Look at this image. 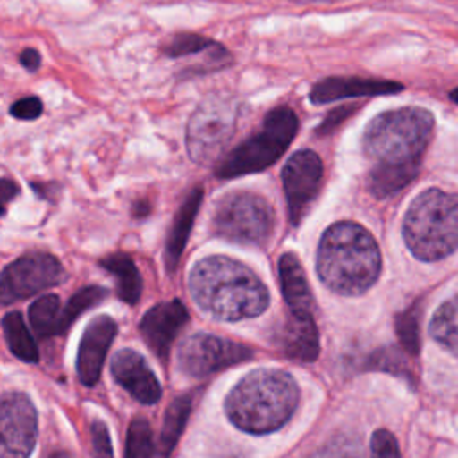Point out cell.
I'll use <instances>...</instances> for the list:
<instances>
[{
  "label": "cell",
  "instance_id": "6da1fadb",
  "mask_svg": "<svg viewBox=\"0 0 458 458\" xmlns=\"http://www.w3.org/2000/svg\"><path fill=\"white\" fill-rule=\"evenodd\" d=\"M433 127V114L422 107L385 111L367 123L361 143L372 163L367 186L374 197H390L415 179Z\"/></svg>",
  "mask_w": 458,
  "mask_h": 458
},
{
  "label": "cell",
  "instance_id": "7a4b0ae2",
  "mask_svg": "<svg viewBox=\"0 0 458 458\" xmlns=\"http://www.w3.org/2000/svg\"><path fill=\"white\" fill-rule=\"evenodd\" d=\"M188 288L195 304L218 320L236 322L261 315L270 302L263 281L242 261L208 256L190 272Z\"/></svg>",
  "mask_w": 458,
  "mask_h": 458
},
{
  "label": "cell",
  "instance_id": "3957f363",
  "mask_svg": "<svg viewBox=\"0 0 458 458\" xmlns=\"http://www.w3.org/2000/svg\"><path fill=\"white\" fill-rule=\"evenodd\" d=\"M317 274L335 293H365L381 274L377 242L356 222L329 225L318 242Z\"/></svg>",
  "mask_w": 458,
  "mask_h": 458
},
{
  "label": "cell",
  "instance_id": "277c9868",
  "mask_svg": "<svg viewBox=\"0 0 458 458\" xmlns=\"http://www.w3.org/2000/svg\"><path fill=\"white\" fill-rule=\"evenodd\" d=\"M299 404V386L283 369H254L225 397V413L242 431L267 435L283 428Z\"/></svg>",
  "mask_w": 458,
  "mask_h": 458
},
{
  "label": "cell",
  "instance_id": "5b68a950",
  "mask_svg": "<svg viewBox=\"0 0 458 458\" xmlns=\"http://www.w3.org/2000/svg\"><path fill=\"white\" fill-rule=\"evenodd\" d=\"M403 236L420 261H438L458 249V193L429 188L419 193L403 220Z\"/></svg>",
  "mask_w": 458,
  "mask_h": 458
},
{
  "label": "cell",
  "instance_id": "8992f818",
  "mask_svg": "<svg viewBox=\"0 0 458 458\" xmlns=\"http://www.w3.org/2000/svg\"><path fill=\"white\" fill-rule=\"evenodd\" d=\"M297 129L299 120L290 107H274L265 114L261 131L242 141L218 163L216 177L233 179L268 168L284 154Z\"/></svg>",
  "mask_w": 458,
  "mask_h": 458
},
{
  "label": "cell",
  "instance_id": "52a82bcc",
  "mask_svg": "<svg viewBox=\"0 0 458 458\" xmlns=\"http://www.w3.org/2000/svg\"><path fill=\"white\" fill-rule=\"evenodd\" d=\"M211 229L234 243L265 245L274 231V209L261 195L231 191L216 200Z\"/></svg>",
  "mask_w": 458,
  "mask_h": 458
},
{
  "label": "cell",
  "instance_id": "ba28073f",
  "mask_svg": "<svg viewBox=\"0 0 458 458\" xmlns=\"http://www.w3.org/2000/svg\"><path fill=\"white\" fill-rule=\"evenodd\" d=\"M238 107L229 98H209L191 114L186 127V148L195 163L215 161L234 134Z\"/></svg>",
  "mask_w": 458,
  "mask_h": 458
},
{
  "label": "cell",
  "instance_id": "9c48e42d",
  "mask_svg": "<svg viewBox=\"0 0 458 458\" xmlns=\"http://www.w3.org/2000/svg\"><path fill=\"white\" fill-rule=\"evenodd\" d=\"M66 281V270L61 261L41 250L27 252L2 270L0 297L2 304L27 299L47 288H52Z\"/></svg>",
  "mask_w": 458,
  "mask_h": 458
},
{
  "label": "cell",
  "instance_id": "30bf717a",
  "mask_svg": "<svg viewBox=\"0 0 458 458\" xmlns=\"http://www.w3.org/2000/svg\"><path fill=\"white\" fill-rule=\"evenodd\" d=\"M252 356V347L211 333L190 335L177 347V365L191 377H206Z\"/></svg>",
  "mask_w": 458,
  "mask_h": 458
},
{
  "label": "cell",
  "instance_id": "8fae6325",
  "mask_svg": "<svg viewBox=\"0 0 458 458\" xmlns=\"http://www.w3.org/2000/svg\"><path fill=\"white\" fill-rule=\"evenodd\" d=\"M0 458H29L38 437V413L23 392H5L0 403Z\"/></svg>",
  "mask_w": 458,
  "mask_h": 458
},
{
  "label": "cell",
  "instance_id": "7c38bea8",
  "mask_svg": "<svg viewBox=\"0 0 458 458\" xmlns=\"http://www.w3.org/2000/svg\"><path fill=\"white\" fill-rule=\"evenodd\" d=\"M324 177V165L313 150H299L290 156L281 172L283 190L292 225H299L315 200Z\"/></svg>",
  "mask_w": 458,
  "mask_h": 458
},
{
  "label": "cell",
  "instance_id": "4fadbf2b",
  "mask_svg": "<svg viewBox=\"0 0 458 458\" xmlns=\"http://www.w3.org/2000/svg\"><path fill=\"white\" fill-rule=\"evenodd\" d=\"M190 318L188 310L177 299L152 306L140 320V333L148 349L161 361H166L172 342Z\"/></svg>",
  "mask_w": 458,
  "mask_h": 458
},
{
  "label": "cell",
  "instance_id": "5bb4252c",
  "mask_svg": "<svg viewBox=\"0 0 458 458\" xmlns=\"http://www.w3.org/2000/svg\"><path fill=\"white\" fill-rule=\"evenodd\" d=\"M116 333L118 324L109 315H98L86 326L77 352V376L82 385L93 386L98 381Z\"/></svg>",
  "mask_w": 458,
  "mask_h": 458
},
{
  "label": "cell",
  "instance_id": "9a60e30c",
  "mask_svg": "<svg viewBox=\"0 0 458 458\" xmlns=\"http://www.w3.org/2000/svg\"><path fill=\"white\" fill-rule=\"evenodd\" d=\"M111 374L138 403L156 404L161 399V385L138 351L120 349L113 356Z\"/></svg>",
  "mask_w": 458,
  "mask_h": 458
},
{
  "label": "cell",
  "instance_id": "2e32d148",
  "mask_svg": "<svg viewBox=\"0 0 458 458\" xmlns=\"http://www.w3.org/2000/svg\"><path fill=\"white\" fill-rule=\"evenodd\" d=\"M404 86L395 81L385 79H363V77H327L313 84L310 89V100L313 104H327L351 97H376L394 95L403 91Z\"/></svg>",
  "mask_w": 458,
  "mask_h": 458
},
{
  "label": "cell",
  "instance_id": "e0dca14e",
  "mask_svg": "<svg viewBox=\"0 0 458 458\" xmlns=\"http://www.w3.org/2000/svg\"><path fill=\"white\" fill-rule=\"evenodd\" d=\"M276 344L293 361L311 363L318 358L320 342L313 315L292 313L276 333Z\"/></svg>",
  "mask_w": 458,
  "mask_h": 458
},
{
  "label": "cell",
  "instance_id": "ac0fdd59",
  "mask_svg": "<svg viewBox=\"0 0 458 458\" xmlns=\"http://www.w3.org/2000/svg\"><path fill=\"white\" fill-rule=\"evenodd\" d=\"M283 297L292 313L313 315L315 301L299 258L293 252H284L277 263Z\"/></svg>",
  "mask_w": 458,
  "mask_h": 458
},
{
  "label": "cell",
  "instance_id": "d6986e66",
  "mask_svg": "<svg viewBox=\"0 0 458 458\" xmlns=\"http://www.w3.org/2000/svg\"><path fill=\"white\" fill-rule=\"evenodd\" d=\"M202 197H204L202 188H193L186 195V199L182 200V204L179 206V209L172 220L170 231L166 234V243H165V263H166L168 272H172L179 263V258H181L184 245L188 242V236L191 233L195 216L202 204Z\"/></svg>",
  "mask_w": 458,
  "mask_h": 458
},
{
  "label": "cell",
  "instance_id": "ffe728a7",
  "mask_svg": "<svg viewBox=\"0 0 458 458\" xmlns=\"http://www.w3.org/2000/svg\"><path fill=\"white\" fill-rule=\"evenodd\" d=\"M100 267L116 277V293L127 304H136L141 297L143 281L127 252H113L100 259Z\"/></svg>",
  "mask_w": 458,
  "mask_h": 458
},
{
  "label": "cell",
  "instance_id": "44dd1931",
  "mask_svg": "<svg viewBox=\"0 0 458 458\" xmlns=\"http://www.w3.org/2000/svg\"><path fill=\"white\" fill-rule=\"evenodd\" d=\"M191 406H193V395L191 394H182L168 404L165 419H163L161 437H159V454H161V458H170L172 451L175 449V445H177V442H179V438H181V435L186 428Z\"/></svg>",
  "mask_w": 458,
  "mask_h": 458
},
{
  "label": "cell",
  "instance_id": "7402d4cb",
  "mask_svg": "<svg viewBox=\"0 0 458 458\" xmlns=\"http://www.w3.org/2000/svg\"><path fill=\"white\" fill-rule=\"evenodd\" d=\"M29 324L39 338L63 335V308L59 297L47 293L36 299L29 308Z\"/></svg>",
  "mask_w": 458,
  "mask_h": 458
},
{
  "label": "cell",
  "instance_id": "603a6c76",
  "mask_svg": "<svg viewBox=\"0 0 458 458\" xmlns=\"http://www.w3.org/2000/svg\"><path fill=\"white\" fill-rule=\"evenodd\" d=\"M2 329L5 336V344L9 351L21 361L25 363H38L39 352L38 345L21 317L18 311H9L2 318Z\"/></svg>",
  "mask_w": 458,
  "mask_h": 458
},
{
  "label": "cell",
  "instance_id": "cb8c5ba5",
  "mask_svg": "<svg viewBox=\"0 0 458 458\" xmlns=\"http://www.w3.org/2000/svg\"><path fill=\"white\" fill-rule=\"evenodd\" d=\"M431 336L458 358V295L440 304L429 322Z\"/></svg>",
  "mask_w": 458,
  "mask_h": 458
},
{
  "label": "cell",
  "instance_id": "d4e9b609",
  "mask_svg": "<svg viewBox=\"0 0 458 458\" xmlns=\"http://www.w3.org/2000/svg\"><path fill=\"white\" fill-rule=\"evenodd\" d=\"M123 458H154V438L147 419L136 417L129 424Z\"/></svg>",
  "mask_w": 458,
  "mask_h": 458
},
{
  "label": "cell",
  "instance_id": "484cf974",
  "mask_svg": "<svg viewBox=\"0 0 458 458\" xmlns=\"http://www.w3.org/2000/svg\"><path fill=\"white\" fill-rule=\"evenodd\" d=\"M107 293H109L107 288H102V286H97V284H91V286L77 290L72 295V299L66 302V306L63 308V327H64V333L86 310H89L95 304H98L100 301H104L107 297Z\"/></svg>",
  "mask_w": 458,
  "mask_h": 458
},
{
  "label": "cell",
  "instance_id": "4316f807",
  "mask_svg": "<svg viewBox=\"0 0 458 458\" xmlns=\"http://www.w3.org/2000/svg\"><path fill=\"white\" fill-rule=\"evenodd\" d=\"M308 458H365L360 437L352 433H340L322 444Z\"/></svg>",
  "mask_w": 458,
  "mask_h": 458
},
{
  "label": "cell",
  "instance_id": "83f0119b",
  "mask_svg": "<svg viewBox=\"0 0 458 458\" xmlns=\"http://www.w3.org/2000/svg\"><path fill=\"white\" fill-rule=\"evenodd\" d=\"M216 47L218 43L209 38H204L200 34H191V32H181L170 38V41L163 47V52L168 57H182V55H191L204 50H213Z\"/></svg>",
  "mask_w": 458,
  "mask_h": 458
},
{
  "label": "cell",
  "instance_id": "f1b7e54d",
  "mask_svg": "<svg viewBox=\"0 0 458 458\" xmlns=\"http://www.w3.org/2000/svg\"><path fill=\"white\" fill-rule=\"evenodd\" d=\"M395 331L401 345L406 352L417 354L420 347L419 336V306H410L406 311L399 313L395 318Z\"/></svg>",
  "mask_w": 458,
  "mask_h": 458
},
{
  "label": "cell",
  "instance_id": "f546056e",
  "mask_svg": "<svg viewBox=\"0 0 458 458\" xmlns=\"http://www.w3.org/2000/svg\"><path fill=\"white\" fill-rule=\"evenodd\" d=\"M367 369H377V370H388L392 374L403 376V377H411L410 370H408V363L403 358V354L394 349H377L370 354V358L367 360Z\"/></svg>",
  "mask_w": 458,
  "mask_h": 458
},
{
  "label": "cell",
  "instance_id": "4dcf8cb0",
  "mask_svg": "<svg viewBox=\"0 0 458 458\" xmlns=\"http://www.w3.org/2000/svg\"><path fill=\"white\" fill-rule=\"evenodd\" d=\"M370 458H401L395 437L386 429H377L370 440Z\"/></svg>",
  "mask_w": 458,
  "mask_h": 458
},
{
  "label": "cell",
  "instance_id": "1f68e13d",
  "mask_svg": "<svg viewBox=\"0 0 458 458\" xmlns=\"http://www.w3.org/2000/svg\"><path fill=\"white\" fill-rule=\"evenodd\" d=\"M91 445H93V458H113V445L109 429L102 420L91 422Z\"/></svg>",
  "mask_w": 458,
  "mask_h": 458
},
{
  "label": "cell",
  "instance_id": "d6a6232c",
  "mask_svg": "<svg viewBox=\"0 0 458 458\" xmlns=\"http://www.w3.org/2000/svg\"><path fill=\"white\" fill-rule=\"evenodd\" d=\"M43 113V102L38 97H23L11 104L9 114L16 120H36Z\"/></svg>",
  "mask_w": 458,
  "mask_h": 458
},
{
  "label": "cell",
  "instance_id": "836d02e7",
  "mask_svg": "<svg viewBox=\"0 0 458 458\" xmlns=\"http://www.w3.org/2000/svg\"><path fill=\"white\" fill-rule=\"evenodd\" d=\"M354 111H356V106H342V107L333 109L331 113H327V116H326V118L322 120V123L318 125L317 134H318V136H324V134L333 132V131H335L345 118H349Z\"/></svg>",
  "mask_w": 458,
  "mask_h": 458
},
{
  "label": "cell",
  "instance_id": "e575fe53",
  "mask_svg": "<svg viewBox=\"0 0 458 458\" xmlns=\"http://www.w3.org/2000/svg\"><path fill=\"white\" fill-rule=\"evenodd\" d=\"M20 64L25 68V70H29V72H36L38 68H39V64H41V55H39V52L36 50V48H25V50H21V54H20Z\"/></svg>",
  "mask_w": 458,
  "mask_h": 458
},
{
  "label": "cell",
  "instance_id": "d590c367",
  "mask_svg": "<svg viewBox=\"0 0 458 458\" xmlns=\"http://www.w3.org/2000/svg\"><path fill=\"white\" fill-rule=\"evenodd\" d=\"M18 191H20V188H18V184H16V182H13V181H11V179H7V177H4V179H2V182H0L2 211H5V208H7L9 200H11V199H14V197L18 195Z\"/></svg>",
  "mask_w": 458,
  "mask_h": 458
},
{
  "label": "cell",
  "instance_id": "8d00e7d4",
  "mask_svg": "<svg viewBox=\"0 0 458 458\" xmlns=\"http://www.w3.org/2000/svg\"><path fill=\"white\" fill-rule=\"evenodd\" d=\"M48 458H70V454L68 453H64V451H55L54 454H50Z\"/></svg>",
  "mask_w": 458,
  "mask_h": 458
},
{
  "label": "cell",
  "instance_id": "74e56055",
  "mask_svg": "<svg viewBox=\"0 0 458 458\" xmlns=\"http://www.w3.org/2000/svg\"><path fill=\"white\" fill-rule=\"evenodd\" d=\"M449 98H451L454 104H458V86L449 91Z\"/></svg>",
  "mask_w": 458,
  "mask_h": 458
},
{
  "label": "cell",
  "instance_id": "f35d334b",
  "mask_svg": "<svg viewBox=\"0 0 458 458\" xmlns=\"http://www.w3.org/2000/svg\"><path fill=\"white\" fill-rule=\"evenodd\" d=\"M225 458H240V456H234V454H229V456H225Z\"/></svg>",
  "mask_w": 458,
  "mask_h": 458
}]
</instances>
